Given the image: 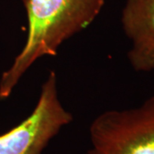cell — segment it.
<instances>
[{
    "label": "cell",
    "instance_id": "6da1fadb",
    "mask_svg": "<svg viewBox=\"0 0 154 154\" xmlns=\"http://www.w3.org/2000/svg\"><path fill=\"white\" fill-rule=\"evenodd\" d=\"M28 35L21 52L0 79V99L11 96L28 69L45 56H56L64 41L88 27L105 0H22Z\"/></svg>",
    "mask_w": 154,
    "mask_h": 154
},
{
    "label": "cell",
    "instance_id": "7a4b0ae2",
    "mask_svg": "<svg viewBox=\"0 0 154 154\" xmlns=\"http://www.w3.org/2000/svg\"><path fill=\"white\" fill-rule=\"evenodd\" d=\"M84 154H154V95L134 108L99 114Z\"/></svg>",
    "mask_w": 154,
    "mask_h": 154
},
{
    "label": "cell",
    "instance_id": "3957f363",
    "mask_svg": "<svg viewBox=\"0 0 154 154\" xmlns=\"http://www.w3.org/2000/svg\"><path fill=\"white\" fill-rule=\"evenodd\" d=\"M72 121L73 116L59 99L57 75L51 71L32 113L0 135V154H42L51 140Z\"/></svg>",
    "mask_w": 154,
    "mask_h": 154
},
{
    "label": "cell",
    "instance_id": "277c9868",
    "mask_svg": "<svg viewBox=\"0 0 154 154\" xmlns=\"http://www.w3.org/2000/svg\"><path fill=\"white\" fill-rule=\"evenodd\" d=\"M121 22L131 42L130 65L137 72H154V0H126Z\"/></svg>",
    "mask_w": 154,
    "mask_h": 154
}]
</instances>
